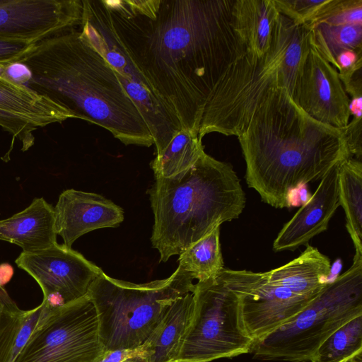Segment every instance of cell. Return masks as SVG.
<instances>
[{
	"label": "cell",
	"instance_id": "obj_1",
	"mask_svg": "<svg viewBox=\"0 0 362 362\" xmlns=\"http://www.w3.org/2000/svg\"><path fill=\"white\" fill-rule=\"evenodd\" d=\"M98 16L182 129L198 134L219 79L244 53L235 0H94Z\"/></svg>",
	"mask_w": 362,
	"mask_h": 362
},
{
	"label": "cell",
	"instance_id": "obj_2",
	"mask_svg": "<svg viewBox=\"0 0 362 362\" xmlns=\"http://www.w3.org/2000/svg\"><path fill=\"white\" fill-rule=\"evenodd\" d=\"M238 138L248 187L275 208L289 207L293 190L351 158L344 129L312 118L282 87L267 93Z\"/></svg>",
	"mask_w": 362,
	"mask_h": 362
},
{
	"label": "cell",
	"instance_id": "obj_3",
	"mask_svg": "<svg viewBox=\"0 0 362 362\" xmlns=\"http://www.w3.org/2000/svg\"><path fill=\"white\" fill-rule=\"evenodd\" d=\"M76 28L35 43L18 61L30 72L31 88L125 145L151 146L148 126L115 71Z\"/></svg>",
	"mask_w": 362,
	"mask_h": 362
},
{
	"label": "cell",
	"instance_id": "obj_4",
	"mask_svg": "<svg viewBox=\"0 0 362 362\" xmlns=\"http://www.w3.org/2000/svg\"><path fill=\"white\" fill-rule=\"evenodd\" d=\"M155 177L148 190L154 216L151 242L167 262L226 221L238 218L245 195L232 165L204 151L176 176Z\"/></svg>",
	"mask_w": 362,
	"mask_h": 362
},
{
	"label": "cell",
	"instance_id": "obj_5",
	"mask_svg": "<svg viewBox=\"0 0 362 362\" xmlns=\"http://www.w3.org/2000/svg\"><path fill=\"white\" fill-rule=\"evenodd\" d=\"M311 30L280 16L262 56L244 52L228 66L203 112L198 138L210 133L238 136L267 93L286 88L292 95L310 47Z\"/></svg>",
	"mask_w": 362,
	"mask_h": 362
},
{
	"label": "cell",
	"instance_id": "obj_6",
	"mask_svg": "<svg viewBox=\"0 0 362 362\" xmlns=\"http://www.w3.org/2000/svg\"><path fill=\"white\" fill-rule=\"evenodd\" d=\"M193 280L179 267L167 279L143 284L116 279L103 272L91 284L87 296L95 308L104 350L143 345L172 303L193 292Z\"/></svg>",
	"mask_w": 362,
	"mask_h": 362
},
{
	"label": "cell",
	"instance_id": "obj_7",
	"mask_svg": "<svg viewBox=\"0 0 362 362\" xmlns=\"http://www.w3.org/2000/svg\"><path fill=\"white\" fill-rule=\"evenodd\" d=\"M362 315V254L329 281L292 320L254 341L250 353L262 361L310 362L320 346L349 320Z\"/></svg>",
	"mask_w": 362,
	"mask_h": 362
},
{
	"label": "cell",
	"instance_id": "obj_8",
	"mask_svg": "<svg viewBox=\"0 0 362 362\" xmlns=\"http://www.w3.org/2000/svg\"><path fill=\"white\" fill-rule=\"evenodd\" d=\"M254 276L224 268L195 284L192 318L177 362H211L250 353L254 341L241 326L240 302Z\"/></svg>",
	"mask_w": 362,
	"mask_h": 362
},
{
	"label": "cell",
	"instance_id": "obj_9",
	"mask_svg": "<svg viewBox=\"0 0 362 362\" xmlns=\"http://www.w3.org/2000/svg\"><path fill=\"white\" fill-rule=\"evenodd\" d=\"M329 259L307 245L296 259L267 272H255L240 302L241 326L256 341L287 323L329 282Z\"/></svg>",
	"mask_w": 362,
	"mask_h": 362
},
{
	"label": "cell",
	"instance_id": "obj_10",
	"mask_svg": "<svg viewBox=\"0 0 362 362\" xmlns=\"http://www.w3.org/2000/svg\"><path fill=\"white\" fill-rule=\"evenodd\" d=\"M42 304L36 325L11 362H95L105 350L87 295L57 308Z\"/></svg>",
	"mask_w": 362,
	"mask_h": 362
},
{
	"label": "cell",
	"instance_id": "obj_11",
	"mask_svg": "<svg viewBox=\"0 0 362 362\" xmlns=\"http://www.w3.org/2000/svg\"><path fill=\"white\" fill-rule=\"evenodd\" d=\"M16 264L37 282L46 306L57 308L86 296L103 270L78 252L56 243L33 252H22Z\"/></svg>",
	"mask_w": 362,
	"mask_h": 362
},
{
	"label": "cell",
	"instance_id": "obj_12",
	"mask_svg": "<svg viewBox=\"0 0 362 362\" xmlns=\"http://www.w3.org/2000/svg\"><path fill=\"white\" fill-rule=\"evenodd\" d=\"M291 96L305 113L321 123L339 129L349 124L350 99L337 70L320 53L312 34Z\"/></svg>",
	"mask_w": 362,
	"mask_h": 362
},
{
	"label": "cell",
	"instance_id": "obj_13",
	"mask_svg": "<svg viewBox=\"0 0 362 362\" xmlns=\"http://www.w3.org/2000/svg\"><path fill=\"white\" fill-rule=\"evenodd\" d=\"M82 0H0V39L38 42L80 25Z\"/></svg>",
	"mask_w": 362,
	"mask_h": 362
},
{
	"label": "cell",
	"instance_id": "obj_14",
	"mask_svg": "<svg viewBox=\"0 0 362 362\" xmlns=\"http://www.w3.org/2000/svg\"><path fill=\"white\" fill-rule=\"evenodd\" d=\"M54 211L56 233L69 248L81 235L99 228H116L124 220L122 209L112 201L74 189L59 195Z\"/></svg>",
	"mask_w": 362,
	"mask_h": 362
},
{
	"label": "cell",
	"instance_id": "obj_15",
	"mask_svg": "<svg viewBox=\"0 0 362 362\" xmlns=\"http://www.w3.org/2000/svg\"><path fill=\"white\" fill-rule=\"evenodd\" d=\"M340 163L320 180L315 192L283 226L273 243L275 252L293 251L308 245L313 237L327 229L330 219L340 206L338 184Z\"/></svg>",
	"mask_w": 362,
	"mask_h": 362
},
{
	"label": "cell",
	"instance_id": "obj_16",
	"mask_svg": "<svg viewBox=\"0 0 362 362\" xmlns=\"http://www.w3.org/2000/svg\"><path fill=\"white\" fill-rule=\"evenodd\" d=\"M54 207L35 199L23 211L0 220V240L14 243L23 252H33L57 243Z\"/></svg>",
	"mask_w": 362,
	"mask_h": 362
},
{
	"label": "cell",
	"instance_id": "obj_17",
	"mask_svg": "<svg viewBox=\"0 0 362 362\" xmlns=\"http://www.w3.org/2000/svg\"><path fill=\"white\" fill-rule=\"evenodd\" d=\"M279 16L274 0H235L233 28L243 52L261 57L269 50Z\"/></svg>",
	"mask_w": 362,
	"mask_h": 362
},
{
	"label": "cell",
	"instance_id": "obj_18",
	"mask_svg": "<svg viewBox=\"0 0 362 362\" xmlns=\"http://www.w3.org/2000/svg\"><path fill=\"white\" fill-rule=\"evenodd\" d=\"M0 108L24 116L40 127L76 118L59 102L6 77L0 76Z\"/></svg>",
	"mask_w": 362,
	"mask_h": 362
},
{
	"label": "cell",
	"instance_id": "obj_19",
	"mask_svg": "<svg viewBox=\"0 0 362 362\" xmlns=\"http://www.w3.org/2000/svg\"><path fill=\"white\" fill-rule=\"evenodd\" d=\"M194 310L192 293L174 300L145 342L147 362H177Z\"/></svg>",
	"mask_w": 362,
	"mask_h": 362
},
{
	"label": "cell",
	"instance_id": "obj_20",
	"mask_svg": "<svg viewBox=\"0 0 362 362\" xmlns=\"http://www.w3.org/2000/svg\"><path fill=\"white\" fill-rule=\"evenodd\" d=\"M340 206L346 218V229L355 252L362 254V163L354 158L342 161L338 168Z\"/></svg>",
	"mask_w": 362,
	"mask_h": 362
},
{
	"label": "cell",
	"instance_id": "obj_21",
	"mask_svg": "<svg viewBox=\"0 0 362 362\" xmlns=\"http://www.w3.org/2000/svg\"><path fill=\"white\" fill-rule=\"evenodd\" d=\"M178 267L194 279L204 281L216 276L223 269L220 226L179 255Z\"/></svg>",
	"mask_w": 362,
	"mask_h": 362
},
{
	"label": "cell",
	"instance_id": "obj_22",
	"mask_svg": "<svg viewBox=\"0 0 362 362\" xmlns=\"http://www.w3.org/2000/svg\"><path fill=\"white\" fill-rule=\"evenodd\" d=\"M204 151L198 134L182 129L151 163L154 176L170 178L192 167Z\"/></svg>",
	"mask_w": 362,
	"mask_h": 362
},
{
	"label": "cell",
	"instance_id": "obj_23",
	"mask_svg": "<svg viewBox=\"0 0 362 362\" xmlns=\"http://www.w3.org/2000/svg\"><path fill=\"white\" fill-rule=\"evenodd\" d=\"M310 28L318 51L336 69V59L341 52L362 49V25L319 23Z\"/></svg>",
	"mask_w": 362,
	"mask_h": 362
},
{
	"label": "cell",
	"instance_id": "obj_24",
	"mask_svg": "<svg viewBox=\"0 0 362 362\" xmlns=\"http://www.w3.org/2000/svg\"><path fill=\"white\" fill-rule=\"evenodd\" d=\"M362 351V315L346 322L317 349L310 362H342Z\"/></svg>",
	"mask_w": 362,
	"mask_h": 362
},
{
	"label": "cell",
	"instance_id": "obj_25",
	"mask_svg": "<svg viewBox=\"0 0 362 362\" xmlns=\"http://www.w3.org/2000/svg\"><path fill=\"white\" fill-rule=\"evenodd\" d=\"M30 312L19 308L0 286V362H11L17 337Z\"/></svg>",
	"mask_w": 362,
	"mask_h": 362
},
{
	"label": "cell",
	"instance_id": "obj_26",
	"mask_svg": "<svg viewBox=\"0 0 362 362\" xmlns=\"http://www.w3.org/2000/svg\"><path fill=\"white\" fill-rule=\"evenodd\" d=\"M333 25H362V0H326L315 16L306 24Z\"/></svg>",
	"mask_w": 362,
	"mask_h": 362
},
{
	"label": "cell",
	"instance_id": "obj_27",
	"mask_svg": "<svg viewBox=\"0 0 362 362\" xmlns=\"http://www.w3.org/2000/svg\"><path fill=\"white\" fill-rule=\"evenodd\" d=\"M0 127L23 143V151L34 143L33 132L40 127L30 119L0 108Z\"/></svg>",
	"mask_w": 362,
	"mask_h": 362
},
{
	"label": "cell",
	"instance_id": "obj_28",
	"mask_svg": "<svg viewBox=\"0 0 362 362\" xmlns=\"http://www.w3.org/2000/svg\"><path fill=\"white\" fill-rule=\"evenodd\" d=\"M326 0H274L279 12L297 23H308Z\"/></svg>",
	"mask_w": 362,
	"mask_h": 362
},
{
	"label": "cell",
	"instance_id": "obj_29",
	"mask_svg": "<svg viewBox=\"0 0 362 362\" xmlns=\"http://www.w3.org/2000/svg\"><path fill=\"white\" fill-rule=\"evenodd\" d=\"M37 42L0 39V68L18 64L21 58Z\"/></svg>",
	"mask_w": 362,
	"mask_h": 362
},
{
	"label": "cell",
	"instance_id": "obj_30",
	"mask_svg": "<svg viewBox=\"0 0 362 362\" xmlns=\"http://www.w3.org/2000/svg\"><path fill=\"white\" fill-rule=\"evenodd\" d=\"M348 149L351 158L356 156L361 160L362 156L361 117H353L351 122L343 129Z\"/></svg>",
	"mask_w": 362,
	"mask_h": 362
},
{
	"label": "cell",
	"instance_id": "obj_31",
	"mask_svg": "<svg viewBox=\"0 0 362 362\" xmlns=\"http://www.w3.org/2000/svg\"><path fill=\"white\" fill-rule=\"evenodd\" d=\"M141 356L146 357L148 356L145 343L135 349L105 351L95 362H124L130 358Z\"/></svg>",
	"mask_w": 362,
	"mask_h": 362
},
{
	"label": "cell",
	"instance_id": "obj_32",
	"mask_svg": "<svg viewBox=\"0 0 362 362\" xmlns=\"http://www.w3.org/2000/svg\"><path fill=\"white\" fill-rule=\"evenodd\" d=\"M349 110L350 115L361 117L362 116V96L351 97L349 100Z\"/></svg>",
	"mask_w": 362,
	"mask_h": 362
},
{
	"label": "cell",
	"instance_id": "obj_33",
	"mask_svg": "<svg viewBox=\"0 0 362 362\" xmlns=\"http://www.w3.org/2000/svg\"><path fill=\"white\" fill-rule=\"evenodd\" d=\"M13 274V267L8 263L0 264V286H4L12 277Z\"/></svg>",
	"mask_w": 362,
	"mask_h": 362
},
{
	"label": "cell",
	"instance_id": "obj_34",
	"mask_svg": "<svg viewBox=\"0 0 362 362\" xmlns=\"http://www.w3.org/2000/svg\"><path fill=\"white\" fill-rule=\"evenodd\" d=\"M124 362H147V357L146 356H137L130 358Z\"/></svg>",
	"mask_w": 362,
	"mask_h": 362
},
{
	"label": "cell",
	"instance_id": "obj_35",
	"mask_svg": "<svg viewBox=\"0 0 362 362\" xmlns=\"http://www.w3.org/2000/svg\"><path fill=\"white\" fill-rule=\"evenodd\" d=\"M343 362V361H342Z\"/></svg>",
	"mask_w": 362,
	"mask_h": 362
}]
</instances>
